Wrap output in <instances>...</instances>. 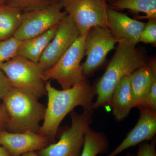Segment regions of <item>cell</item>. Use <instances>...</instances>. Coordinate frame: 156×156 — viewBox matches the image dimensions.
<instances>
[{
  "label": "cell",
  "mask_w": 156,
  "mask_h": 156,
  "mask_svg": "<svg viewBox=\"0 0 156 156\" xmlns=\"http://www.w3.org/2000/svg\"><path fill=\"white\" fill-rule=\"evenodd\" d=\"M126 156H133V154H131V153L128 152V154H127V155Z\"/></svg>",
  "instance_id": "f546056e"
},
{
  "label": "cell",
  "mask_w": 156,
  "mask_h": 156,
  "mask_svg": "<svg viewBox=\"0 0 156 156\" xmlns=\"http://www.w3.org/2000/svg\"><path fill=\"white\" fill-rule=\"evenodd\" d=\"M115 1H116V0H107V1L108 2H109V3L112 2H114Z\"/></svg>",
  "instance_id": "f1b7e54d"
},
{
  "label": "cell",
  "mask_w": 156,
  "mask_h": 156,
  "mask_svg": "<svg viewBox=\"0 0 156 156\" xmlns=\"http://www.w3.org/2000/svg\"><path fill=\"white\" fill-rule=\"evenodd\" d=\"M118 44L104 73L94 87L97 97L93 109L109 106L112 94L121 80L147 62L143 50L123 43Z\"/></svg>",
  "instance_id": "7a4b0ae2"
},
{
  "label": "cell",
  "mask_w": 156,
  "mask_h": 156,
  "mask_svg": "<svg viewBox=\"0 0 156 156\" xmlns=\"http://www.w3.org/2000/svg\"><path fill=\"white\" fill-rule=\"evenodd\" d=\"M109 143L102 132L92 130L90 126L84 134L83 147L80 156H97L108 151Z\"/></svg>",
  "instance_id": "d6986e66"
},
{
  "label": "cell",
  "mask_w": 156,
  "mask_h": 156,
  "mask_svg": "<svg viewBox=\"0 0 156 156\" xmlns=\"http://www.w3.org/2000/svg\"><path fill=\"white\" fill-rule=\"evenodd\" d=\"M12 87L37 98L46 94L44 71L38 63L17 56L0 65Z\"/></svg>",
  "instance_id": "5b68a950"
},
{
  "label": "cell",
  "mask_w": 156,
  "mask_h": 156,
  "mask_svg": "<svg viewBox=\"0 0 156 156\" xmlns=\"http://www.w3.org/2000/svg\"><path fill=\"white\" fill-rule=\"evenodd\" d=\"M73 20L80 36H87L93 27L108 28L107 0H57Z\"/></svg>",
  "instance_id": "52a82bcc"
},
{
  "label": "cell",
  "mask_w": 156,
  "mask_h": 156,
  "mask_svg": "<svg viewBox=\"0 0 156 156\" xmlns=\"http://www.w3.org/2000/svg\"><path fill=\"white\" fill-rule=\"evenodd\" d=\"M156 80L155 59L148 61L130 75V85L135 107H142L152 84Z\"/></svg>",
  "instance_id": "5bb4252c"
},
{
  "label": "cell",
  "mask_w": 156,
  "mask_h": 156,
  "mask_svg": "<svg viewBox=\"0 0 156 156\" xmlns=\"http://www.w3.org/2000/svg\"><path fill=\"white\" fill-rule=\"evenodd\" d=\"M136 125L122 143L107 156H116L129 147L154 139L156 134V111L140 107Z\"/></svg>",
  "instance_id": "7c38bea8"
},
{
  "label": "cell",
  "mask_w": 156,
  "mask_h": 156,
  "mask_svg": "<svg viewBox=\"0 0 156 156\" xmlns=\"http://www.w3.org/2000/svg\"><path fill=\"white\" fill-rule=\"evenodd\" d=\"M80 36L73 20L66 14L58 24L53 39L43 52L38 63L44 71L52 67Z\"/></svg>",
  "instance_id": "30bf717a"
},
{
  "label": "cell",
  "mask_w": 156,
  "mask_h": 156,
  "mask_svg": "<svg viewBox=\"0 0 156 156\" xmlns=\"http://www.w3.org/2000/svg\"><path fill=\"white\" fill-rule=\"evenodd\" d=\"M58 2L42 9L23 12L21 23L13 37L22 41L46 32L59 24L66 16Z\"/></svg>",
  "instance_id": "ba28073f"
},
{
  "label": "cell",
  "mask_w": 156,
  "mask_h": 156,
  "mask_svg": "<svg viewBox=\"0 0 156 156\" xmlns=\"http://www.w3.org/2000/svg\"><path fill=\"white\" fill-rule=\"evenodd\" d=\"M70 127L64 128L57 142L36 152L39 156H80L83 147L84 134L92 122L93 109L79 114L74 111L69 113Z\"/></svg>",
  "instance_id": "277c9868"
},
{
  "label": "cell",
  "mask_w": 156,
  "mask_h": 156,
  "mask_svg": "<svg viewBox=\"0 0 156 156\" xmlns=\"http://www.w3.org/2000/svg\"><path fill=\"white\" fill-rule=\"evenodd\" d=\"M57 2V0H6V4L17 8L23 13L42 9Z\"/></svg>",
  "instance_id": "ffe728a7"
},
{
  "label": "cell",
  "mask_w": 156,
  "mask_h": 156,
  "mask_svg": "<svg viewBox=\"0 0 156 156\" xmlns=\"http://www.w3.org/2000/svg\"><path fill=\"white\" fill-rule=\"evenodd\" d=\"M23 12L8 4L0 5V41L14 36L22 20Z\"/></svg>",
  "instance_id": "e0dca14e"
},
{
  "label": "cell",
  "mask_w": 156,
  "mask_h": 156,
  "mask_svg": "<svg viewBox=\"0 0 156 156\" xmlns=\"http://www.w3.org/2000/svg\"><path fill=\"white\" fill-rule=\"evenodd\" d=\"M8 116L3 103L0 102V132L6 131L8 127Z\"/></svg>",
  "instance_id": "d4e9b609"
},
{
  "label": "cell",
  "mask_w": 156,
  "mask_h": 156,
  "mask_svg": "<svg viewBox=\"0 0 156 156\" xmlns=\"http://www.w3.org/2000/svg\"><path fill=\"white\" fill-rule=\"evenodd\" d=\"M20 41L13 37L0 41V65L17 56Z\"/></svg>",
  "instance_id": "44dd1931"
},
{
  "label": "cell",
  "mask_w": 156,
  "mask_h": 156,
  "mask_svg": "<svg viewBox=\"0 0 156 156\" xmlns=\"http://www.w3.org/2000/svg\"><path fill=\"white\" fill-rule=\"evenodd\" d=\"M148 20L140 36L139 41L145 44H156V18Z\"/></svg>",
  "instance_id": "7402d4cb"
},
{
  "label": "cell",
  "mask_w": 156,
  "mask_h": 156,
  "mask_svg": "<svg viewBox=\"0 0 156 156\" xmlns=\"http://www.w3.org/2000/svg\"><path fill=\"white\" fill-rule=\"evenodd\" d=\"M118 43L108 28L95 26L88 32L85 41L86 61L82 64L85 77L92 74L103 64L109 52Z\"/></svg>",
  "instance_id": "9c48e42d"
},
{
  "label": "cell",
  "mask_w": 156,
  "mask_h": 156,
  "mask_svg": "<svg viewBox=\"0 0 156 156\" xmlns=\"http://www.w3.org/2000/svg\"><path fill=\"white\" fill-rule=\"evenodd\" d=\"M109 7L117 10H127L137 15L144 13V16H137L136 19L156 18V0H116L110 3Z\"/></svg>",
  "instance_id": "ac0fdd59"
},
{
  "label": "cell",
  "mask_w": 156,
  "mask_h": 156,
  "mask_svg": "<svg viewBox=\"0 0 156 156\" xmlns=\"http://www.w3.org/2000/svg\"><path fill=\"white\" fill-rule=\"evenodd\" d=\"M49 144L47 137L31 131L12 133L6 130L0 132V145L11 156H21L30 152L37 151Z\"/></svg>",
  "instance_id": "4fadbf2b"
},
{
  "label": "cell",
  "mask_w": 156,
  "mask_h": 156,
  "mask_svg": "<svg viewBox=\"0 0 156 156\" xmlns=\"http://www.w3.org/2000/svg\"><path fill=\"white\" fill-rule=\"evenodd\" d=\"M6 4V0H0V5Z\"/></svg>",
  "instance_id": "83f0119b"
},
{
  "label": "cell",
  "mask_w": 156,
  "mask_h": 156,
  "mask_svg": "<svg viewBox=\"0 0 156 156\" xmlns=\"http://www.w3.org/2000/svg\"><path fill=\"white\" fill-rule=\"evenodd\" d=\"M2 100L9 119L7 131L38 133L46 108L38 98L13 87Z\"/></svg>",
  "instance_id": "3957f363"
},
{
  "label": "cell",
  "mask_w": 156,
  "mask_h": 156,
  "mask_svg": "<svg viewBox=\"0 0 156 156\" xmlns=\"http://www.w3.org/2000/svg\"><path fill=\"white\" fill-rule=\"evenodd\" d=\"M109 106L115 120L118 122L125 119L134 107L130 85V76L123 78L112 94Z\"/></svg>",
  "instance_id": "9a60e30c"
},
{
  "label": "cell",
  "mask_w": 156,
  "mask_h": 156,
  "mask_svg": "<svg viewBox=\"0 0 156 156\" xmlns=\"http://www.w3.org/2000/svg\"><path fill=\"white\" fill-rule=\"evenodd\" d=\"M155 140L151 142L144 141L140 144L136 156H156Z\"/></svg>",
  "instance_id": "603a6c76"
},
{
  "label": "cell",
  "mask_w": 156,
  "mask_h": 156,
  "mask_svg": "<svg viewBox=\"0 0 156 156\" xmlns=\"http://www.w3.org/2000/svg\"><path fill=\"white\" fill-rule=\"evenodd\" d=\"M21 156H39L37 154L36 152L34 151L30 152L24 154Z\"/></svg>",
  "instance_id": "4316f807"
},
{
  "label": "cell",
  "mask_w": 156,
  "mask_h": 156,
  "mask_svg": "<svg viewBox=\"0 0 156 156\" xmlns=\"http://www.w3.org/2000/svg\"><path fill=\"white\" fill-rule=\"evenodd\" d=\"M58 26V24L55 26L36 37L21 41L17 50V56L38 63L43 52L55 35Z\"/></svg>",
  "instance_id": "2e32d148"
},
{
  "label": "cell",
  "mask_w": 156,
  "mask_h": 156,
  "mask_svg": "<svg viewBox=\"0 0 156 156\" xmlns=\"http://www.w3.org/2000/svg\"><path fill=\"white\" fill-rule=\"evenodd\" d=\"M108 28L118 43L136 47L145 23L133 19L128 15L112 9L107 10Z\"/></svg>",
  "instance_id": "8fae6325"
},
{
  "label": "cell",
  "mask_w": 156,
  "mask_h": 156,
  "mask_svg": "<svg viewBox=\"0 0 156 156\" xmlns=\"http://www.w3.org/2000/svg\"><path fill=\"white\" fill-rule=\"evenodd\" d=\"M13 88L8 77L0 69V99L2 100Z\"/></svg>",
  "instance_id": "cb8c5ba5"
},
{
  "label": "cell",
  "mask_w": 156,
  "mask_h": 156,
  "mask_svg": "<svg viewBox=\"0 0 156 156\" xmlns=\"http://www.w3.org/2000/svg\"><path fill=\"white\" fill-rule=\"evenodd\" d=\"M0 156H11L8 151L4 147L0 145Z\"/></svg>",
  "instance_id": "484cf974"
},
{
  "label": "cell",
  "mask_w": 156,
  "mask_h": 156,
  "mask_svg": "<svg viewBox=\"0 0 156 156\" xmlns=\"http://www.w3.org/2000/svg\"><path fill=\"white\" fill-rule=\"evenodd\" d=\"M86 37L80 36L52 67L44 71L45 81L56 80L62 89H66L86 80L81 64L85 55Z\"/></svg>",
  "instance_id": "8992f818"
},
{
  "label": "cell",
  "mask_w": 156,
  "mask_h": 156,
  "mask_svg": "<svg viewBox=\"0 0 156 156\" xmlns=\"http://www.w3.org/2000/svg\"><path fill=\"white\" fill-rule=\"evenodd\" d=\"M48 96L43 123L38 134L47 137L50 143H55L58 127L68 114L76 107L81 106L84 111L93 109L95 87L87 79L71 88L62 90L55 89L50 82L45 84Z\"/></svg>",
  "instance_id": "6da1fadb"
}]
</instances>
